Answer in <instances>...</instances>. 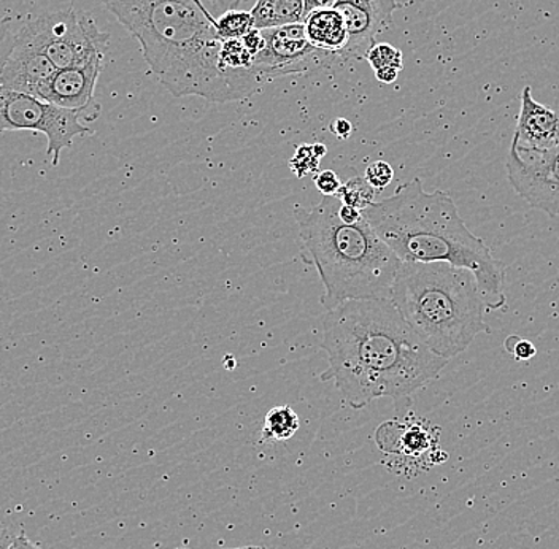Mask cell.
<instances>
[{
    "instance_id": "cell-1",
    "label": "cell",
    "mask_w": 559,
    "mask_h": 549,
    "mask_svg": "<svg viewBox=\"0 0 559 549\" xmlns=\"http://www.w3.org/2000/svg\"><path fill=\"white\" fill-rule=\"evenodd\" d=\"M320 345L330 363L321 380H334L355 410L376 398L405 401L449 363L425 345L388 299L348 300L328 311Z\"/></svg>"
},
{
    "instance_id": "cell-2",
    "label": "cell",
    "mask_w": 559,
    "mask_h": 549,
    "mask_svg": "<svg viewBox=\"0 0 559 549\" xmlns=\"http://www.w3.org/2000/svg\"><path fill=\"white\" fill-rule=\"evenodd\" d=\"M138 38L146 64L174 97L210 103L248 99L257 91L219 68L223 40L202 0H104Z\"/></svg>"
},
{
    "instance_id": "cell-3",
    "label": "cell",
    "mask_w": 559,
    "mask_h": 549,
    "mask_svg": "<svg viewBox=\"0 0 559 549\" xmlns=\"http://www.w3.org/2000/svg\"><path fill=\"white\" fill-rule=\"evenodd\" d=\"M362 213L402 262H449L466 268L477 278L487 309H507V265L471 232L447 192H426L415 178Z\"/></svg>"
},
{
    "instance_id": "cell-4",
    "label": "cell",
    "mask_w": 559,
    "mask_h": 549,
    "mask_svg": "<svg viewBox=\"0 0 559 549\" xmlns=\"http://www.w3.org/2000/svg\"><path fill=\"white\" fill-rule=\"evenodd\" d=\"M338 206L341 199L332 195L310 212H295L300 258L317 267L323 283L321 303L330 311L348 300H390L401 259L366 218L356 224L342 222Z\"/></svg>"
},
{
    "instance_id": "cell-5",
    "label": "cell",
    "mask_w": 559,
    "mask_h": 549,
    "mask_svg": "<svg viewBox=\"0 0 559 549\" xmlns=\"http://www.w3.org/2000/svg\"><path fill=\"white\" fill-rule=\"evenodd\" d=\"M390 300L425 345L447 361L489 332L477 278L449 262H402Z\"/></svg>"
},
{
    "instance_id": "cell-6",
    "label": "cell",
    "mask_w": 559,
    "mask_h": 549,
    "mask_svg": "<svg viewBox=\"0 0 559 549\" xmlns=\"http://www.w3.org/2000/svg\"><path fill=\"white\" fill-rule=\"evenodd\" d=\"M15 38L13 17L0 20V70L12 50ZM83 120L93 121L86 111L66 110L29 94L16 93L0 85V132L31 131L48 139V156L58 166L62 150L70 148L73 139L93 134Z\"/></svg>"
},
{
    "instance_id": "cell-7",
    "label": "cell",
    "mask_w": 559,
    "mask_h": 549,
    "mask_svg": "<svg viewBox=\"0 0 559 549\" xmlns=\"http://www.w3.org/2000/svg\"><path fill=\"white\" fill-rule=\"evenodd\" d=\"M17 26L21 35L58 70L105 56L110 41V34L103 33L93 17L75 9L17 17Z\"/></svg>"
},
{
    "instance_id": "cell-8",
    "label": "cell",
    "mask_w": 559,
    "mask_h": 549,
    "mask_svg": "<svg viewBox=\"0 0 559 549\" xmlns=\"http://www.w3.org/2000/svg\"><path fill=\"white\" fill-rule=\"evenodd\" d=\"M264 48L254 56L251 72L262 83L286 75H306L334 69L347 59L334 52L318 50L307 38L304 23L261 29Z\"/></svg>"
},
{
    "instance_id": "cell-9",
    "label": "cell",
    "mask_w": 559,
    "mask_h": 549,
    "mask_svg": "<svg viewBox=\"0 0 559 549\" xmlns=\"http://www.w3.org/2000/svg\"><path fill=\"white\" fill-rule=\"evenodd\" d=\"M507 177L516 194L533 208L559 216V143L547 153L510 150Z\"/></svg>"
},
{
    "instance_id": "cell-10",
    "label": "cell",
    "mask_w": 559,
    "mask_h": 549,
    "mask_svg": "<svg viewBox=\"0 0 559 549\" xmlns=\"http://www.w3.org/2000/svg\"><path fill=\"white\" fill-rule=\"evenodd\" d=\"M334 9L344 16L348 27L344 58L362 61L377 44V37L390 26L400 3L397 0H341Z\"/></svg>"
},
{
    "instance_id": "cell-11",
    "label": "cell",
    "mask_w": 559,
    "mask_h": 549,
    "mask_svg": "<svg viewBox=\"0 0 559 549\" xmlns=\"http://www.w3.org/2000/svg\"><path fill=\"white\" fill-rule=\"evenodd\" d=\"M104 58L97 56L87 64L56 70L38 93V99L66 110L86 111L96 120L100 115V105L94 100V91L103 72Z\"/></svg>"
},
{
    "instance_id": "cell-12",
    "label": "cell",
    "mask_w": 559,
    "mask_h": 549,
    "mask_svg": "<svg viewBox=\"0 0 559 549\" xmlns=\"http://www.w3.org/2000/svg\"><path fill=\"white\" fill-rule=\"evenodd\" d=\"M56 70L58 69L51 64L50 59L21 35L15 17V38L0 70V85L38 99V93L55 75Z\"/></svg>"
},
{
    "instance_id": "cell-13",
    "label": "cell",
    "mask_w": 559,
    "mask_h": 549,
    "mask_svg": "<svg viewBox=\"0 0 559 549\" xmlns=\"http://www.w3.org/2000/svg\"><path fill=\"white\" fill-rule=\"evenodd\" d=\"M559 143V111L545 107L533 97L531 86L522 93L512 148L519 153H547Z\"/></svg>"
},
{
    "instance_id": "cell-14",
    "label": "cell",
    "mask_w": 559,
    "mask_h": 549,
    "mask_svg": "<svg viewBox=\"0 0 559 549\" xmlns=\"http://www.w3.org/2000/svg\"><path fill=\"white\" fill-rule=\"evenodd\" d=\"M307 38L318 50L344 56L348 45V27L335 9H317L304 20Z\"/></svg>"
},
{
    "instance_id": "cell-15",
    "label": "cell",
    "mask_w": 559,
    "mask_h": 549,
    "mask_svg": "<svg viewBox=\"0 0 559 549\" xmlns=\"http://www.w3.org/2000/svg\"><path fill=\"white\" fill-rule=\"evenodd\" d=\"M254 29H271L285 24L304 23L307 0H257L251 10Z\"/></svg>"
},
{
    "instance_id": "cell-16",
    "label": "cell",
    "mask_w": 559,
    "mask_h": 549,
    "mask_svg": "<svg viewBox=\"0 0 559 549\" xmlns=\"http://www.w3.org/2000/svg\"><path fill=\"white\" fill-rule=\"evenodd\" d=\"M366 61L376 72V79L383 85L396 82L402 70V51L390 44H376L366 55Z\"/></svg>"
},
{
    "instance_id": "cell-17",
    "label": "cell",
    "mask_w": 559,
    "mask_h": 549,
    "mask_svg": "<svg viewBox=\"0 0 559 549\" xmlns=\"http://www.w3.org/2000/svg\"><path fill=\"white\" fill-rule=\"evenodd\" d=\"M299 429V416L292 407L272 408L271 411L265 415L264 428H262L261 442L264 445L269 443L286 442L292 439L293 435Z\"/></svg>"
},
{
    "instance_id": "cell-18",
    "label": "cell",
    "mask_w": 559,
    "mask_h": 549,
    "mask_svg": "<svg viewBox=\"0 0 559 549\" xmlns=\"http://www.w3.org/2000/svg\"><path fill=\"white\" fill-rule=\"evenodd\" d=\"M213 27L223 41L234 40V38H242L254 29V17L248 10H229L213 20Z\"/></svg>"
},
{
    "instance_id": "cell-19",
    "label": "cell",
    "mask_w": 559,
    "mask_h": 549,
    "mask_svg": "<svg viewBox=\"0 0 559 549\" xmlns=\"http://www.w3.org/2000/svg\"><path fill=\"white\" fill-rule=\"evenodd\" d=\"M337 198L341 199L342 204L365 212L366 208H369L376 202L373 201L376 199V189L367 183L365 177H353L347 183L342 184Z\"/></svg>"
},
{
    "instance_id": "cell-20",
    "label": "cell",
    "mask_w": 559,
    "mask_h": 549,
    "mask_svg": "<svg viewBox=\"0 0 559 549\" xmlns=\"http://www.w3.org/2000/svg\"><path fill=\"white\" fill-rule=\"evenodd\" d=\"M328 148L323 143H314V145L297 146L296 155L289 160V167L296 177L304 178L309 174H318L320 160L326 156Z\"/></svg>"
},
{
    "instance_id": "cell-21",
    "label": "cell",
    "mask_w": 559,
    "mask_h": 549,
    "mask_svg": "<svg viewBox=\"0 0 559 549\" xmlns=\"http://www.w3.org/2000/svg\"><path fill=\"white\" fill-rule=\"evenodd\" d=\"M365 178L367 183L377 191V189L386 188L388 184L393 181L394 170L393 167L384 163V160H376V163L367 167Z\"/></svg>"
},
{
    "instance_id": "cell-22",
    "label": "cell",
    "mask_w": 559,
    "mask_h": 549,
    "mask_svg": "<svg viewBox=\"0 0 559 549\" xmlns=\"http://www.w3.org/2000/svg\"><path fill=\"white\" fill-rule=\"evenodd\" d=\"M504 348L507 353L513 356L516 361H531L537 355L536 345L519 335H510L506 338Z\"/></svg>"
},
{
    "instance_id": "cell-23",
    "label": "cell",
    "mask_w": 559,
    "mask_h": 549,
    "mask_svg": "<svg viewBox=\"0 0 559 549\" xmlns=\"http://www.w3.org/2000/svg\"><path fill=\"white\" fill-rule=\"evenodd\" d=\"M313 180L314 187H317L318 191L323 194V198H332V195H337L338 191H341L342 181L334 170H323V172H318L314 175Z\"/></svg>"
},
{
    "instance_id": "cell-24",
    "label": "cell",
    "mask_w": 559,
    "mask_h": 549,
    "mask_svg": "<svg viewBox=\"0 0 559 549\" xmlns=\"http://www.w3.org/2000/svg\"><path fill=\"white\" fill-rule=\"evenodd\" d=\"M207 7L209 12L213 16L219 17L223 13L229 12V10L239 9L242 3H247L248 0H202Z\"/></svg>"
},
{
    "instance_id": "cell-25",
    "label": "cell",
    "mask_w": 559,
    "mask_h": 549,
    "mask_svg": "<svg viewBox=\"0 0 559 549\" xmlns=\"http://www.w3.org/2000/svg\"><path fill=\"white\" fill-rule=\"evenodd\" d=\"M242 41L245 47H247V50L253 55V58L254 56L260 55L265 45L261 29H251L250 33L243 35Z\"/></svg>"
},
{
    "instance_id": "cell-26",
    "label": "cell",
    "mask_w": 559,
    "mask_h": 549,
    "mask_svg": "<svg viewBox=\"0 0 559 549\" xmlns=\"http://www.w3.org/2000/svg\"><path fill=\"white\" fill-rule=\"evenodd\" d=\"M330 131L337 139L347 140L353 132L352 122L345 120V118H337L331 122Z\"/></svg>"
},
{
    "instance_id": "cell-27",
    "label": "cell",
    "mask_w": 559,
    "mask_h": 549,
    "mask_svg": "<svg viewBox=\"0 0 559 549\" xmlns=\"http://www.w3.org/2000/svg\"><path fill=\"white\" fill-rule=\"evenodd\" d=\"M5 549H40L37 545L31 540L26 535L21 534L17 537L13 538L12 544L9 545Z\"/></svg>"
},
{
    "instance_id": "cell-28",
    "label": "cell",
    "mask_w": 559,
    "mask_h": 549,
    "mask_svg": "<svg viewBox=\"0 0 559 549\" xmlns=\"http://www.w3.org/2000/svg\"><path fill=\"white\" fill-rule=\"evenodd\" d=\"M341 0H307V13L317 9H334Z\"/></svg>"
},
{
    "instance_id": "cell-29",
    "label": "cell",
    "mask_w": 559,
    "mask_h": 549,
    "mask_svg": "<svg viewBox=\"0 0 559 549\" xmlns=\"http://www.w3.org/2000/svg\"><path fill=\"white\" fill-rule=\"evenodd\" d=\"M178 549H191V548H178ZM233 549H265L262 547H243V548H233Z\"/></svg>"
},
{
    "instance_id": "cell-30",
    "label": "cell",
    "mask_w": 559,
    "mask_h": 549,
    "mask_svg": "<svg viewBox=\"0 0 559 549\" xmlns=\"http://www.w3.org/2000/svg\"><path fill=\"white\" fill-rule=\"evenodd\" d=\"M0 549H3V548H0Z\"/></svg>"
}]
</instances>
